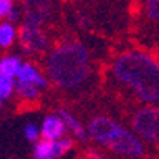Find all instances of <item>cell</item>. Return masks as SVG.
<instances>
[{"label":"cell","instance_id":"1","mask_svg":"<svg viewBox=\"0 0 159 159\" xmlns=\"http://www.w3.org/2000/svg\"><path fill=\"white\" fill-rule=\"evenodd\" d=\"M113 83L147 105H159V59L143 49H127L110 65Z\"/></svg>","mask_w":159,"mask_h":159},{"label":"cell","instance_id":"2","mask_svg":"<svg viewBox=\"0 0 159 159\" xmlns=\"http://www.w3.org/2000/svg\"><path fill=\"white\" fill-rule=\"evenodd\" d=\"M45 69L48 80L54 86L72 91L88 81L91 75V57L83 43L67 40L49 51Z\"/></svg>","mask_w":159,"mask_h":159},{"label":"cell","instance_id":"3","mask_svg":"<svg viewBox=\"0 0 159 159\" xmlns=\"http://www.w3.org/2000/svg\"><path fill=\"white\" fill-rule=\"evenodd\" d=\"M88 134L99 145L126 157H142L147 153L143 140L135 135V132H130L108 116L92 118L88 124Z\"/></svg>","mask_w":159,"mask_h":159},{"label":"cell","instance_id":"4","mask_svg":"<svg viewBox=\"0 0 159 159\" xmlns=\"http://www.w3.org/2000/svg\"><path fill=\"white\" fill-rule=\"evenodd\" d=\"M132 127L135 135L151 145H159V107L145 105L132 116Z\"/></svg>","mask_w":159,"mask_h":159},{"label":"cell","instance_id":"5","mask_svg":"<svg viewBox=\"0 0 159 159\" xmlns=\"http://www.w3.org/2000/svg\"><path fill=\"white\" fill-rule=\"evenodd\" d=\"M19 40L24 51L29 52V54L46 51L49 45V40L43 32V29L38 27V25H29V24H22Z\"/></svg>","mask_w":159,"mask_h":159},{"label":"cell","instance_id":"6","mask_svg":"<svg viewBox=\"0 0 159 159\" xmlns=\"http://www.w3.org/2000/svg\"><path fill=\"white\" fill-rule=\"evenodd\" d=\"M73 147V139L70 137H62L61 140L56 142H48L40 139L34 145V156L35 159H56L67 153Z\"/></svg>","mask_w":159,"mask_h":159},{"label":"cell","instance_id":"7","mask_svg":"<svg viewBox=\"0 0 159 159\" xmlns=\"http://www.w3.org/2000/svg\"><path fill=\"white\" fill-rule=\"evenodd\" d=\"M65 130H67V126L64 124V121L57 115L46 116L43 119L42 126H40V134H42V139L48 140V142L61 140L62 137H65Z\"/></svg>","mask_w":159,"mask_h":159},{"label":"cell","instance_id":"8","mask_svg":"<svg viewBox=\"0 0 159 159\" xmlns=\"http://www.w3.org/2000/svg\"><path fill=\"white\" fill-rule=\"evenodd\" d=\"M18 81L21 83H29V84H34L37 88H46L48 86V78L42 73V70H40L37 65L30 64V62H24L22 67L18 73Z\"/></svg>","mask_w":159,"mask_h":159},{"label":"cell","instance_id":"9","mask_svg":"<svg viewBox=\"0 0 159 159\" xmlns=\"http://www.w3.org/2000/svg\"><path fill=\"white\" fill-rule=\"evenodd\" d=\"M57 116L64 121V124L67 126V129L72 132L73 137H76L78 140H81V142H86V140H88V135H89V134H88V129H84V126L80 123L72 113H69L67 110L61 108V110L57 111Z\"/></svg>","mask_w":159,"mask_h":159},{"label":"cell","instance_id":"10","mask_svg":"<svg viewBox=\"0 0 159 159\" xmlns=\"http://www.w3.org/2000/svg\"><path fill=\"white\" fill-rule=\"evenodd\" d=\"M22 61L18 56L13 54H7L0 57V75L3 76H10V78H16L21 67H22Z\"/></svg>","mask_w":159,"mask_h":159},{"label":"cell","instance_id":"11","mask_svg":"<svg viewBox=\"0 0 159 159\" xmlns=\"http://www.w3.org/2000/svg\"><path fill=\"white\" fill-rule=\"evenodd\" d=\"M16 38H18V29L15 24L7 21L0 22V48L2 49L10 48L16 42Z\"/></svg>","mask_w":159,"mask_h":159},{"label":"cell","instance_id":"12","mask_svg":"<svg viewBox=\"0 0 159 159\" xmlns=\"http://www.w3.org/2000/svg\"><path fill=\"white\" fill-rule=\"evenodd\" d=\"M16 94L21 100H29V102H34L38 99L40 96V88L34 86V84H29V83H21L18 81L16 83Z\"/></svg>","mask_w":159,"mask_h":159},{"label":"cell","instance_id":"13","mask_svg":"<svg viewBox=\"0 0 159 159\" xmlns=\"http://www.w3.org/2000/svg\"><path fill=\"white\" fill-rule=\"evenodd\" d=\"M16 80L0 75V100L10 99L13 94L16 92Z\"/></svg>","mask_w":159,"mask_h":159},{"label":"cell","instance_id":"14","mask_svg":"<svg viewBox=\"0 0 159 159\" xmlns=\"http://www.w3.org/2000/svg\"><path fill=\"white\" fill-rule=\"evenodd\" d=\"M145 15L150 21H159V0H150L145 3Z\"/></svg>","mask_w":159,"mask_h":159},{"label":"cell","instance_id":"15","mask_svg":"<svg viewBox=\"0 0 159 159\" xmlns=\"http://www.w3.org/2000/svg\"><path fill=\"white\" fill-rule=\"evenodd\" d=\"M24 135H25V139H27L29 142H38L40 140V137H42V134H40V127H37L35 124H32V123H29L27 126L24 127Z\"/></svg>","mask_w":159,"mask_h":159},{"label":"cell","instance_id":"16","mask_svg":"<svg viewBox=\"0 0 159 159\" xmlns=\"http://www.w3.org/2000/svg\"><path fill=\"white\" fill-rule=\"evenodd\" d=\"M13 10H15V3L11 0H0V19H7Z\"/></svg>","mask_w":159,"mask_h":159},{"label":"cell","instance_id":"17","mask_svg":"<svg viewBox=\"0 0 159 159\" xmlns=\"http://www.w3.org/2000/svg\"><path fill=\"white\" fill-rule=\"evenodd\" d=\"M21 19V11L18 10V8H15L11 13H10V16L7 18V22H11V24H15V22H18Z\"/></svg>","mask_w":159,"mask_h":159},{"label":"cell","instance_id":"18","mask_svg":"<svg viewBox=\"0 0 159 159\" xmlns=\"http://www.w3.org/2000/svg\"><path fill=\"white\" fill-rule=\"evenodd\" d=\"M86 159H107V157H105L102 153L96 151V150H89L86 153Z\"/></svg>","mask_w":159,"mask_h":159},{"label":"cell","instance_id":"19","mask_svg":"<svg viewBox=\"0 0 159 159\" xmlns=\"http://www.w3.org/2000/svg\"><path fill=\"white\" fill-rule=\"evenodd\" d=\"M0 107H2V100H0Z\"/></svg>","mask_w":159,"mask_h":159}]
</instances>
